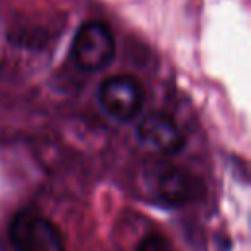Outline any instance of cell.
Instances as JSON below:
<instances>
[{
  "instance_id": "obj_1",
  "label": "cell",
  "mask_w": 251,
  "mask_h": 251,
  "mask_svg": "<svg viewBox=\"0 0 251 251\" xmlns=\"http://www.w3.org/2000/svg\"><path fill=\"white\" fill-rule=\"evenodd\" d=\"M141 188L157 204L176 208L200 194L198 180L184 169L167 161H153L141 171Z\"/></svg>"
},
{
  "instance_id": "obj_2",
  "label": "cell",
  "mask_w": 251,
  "mask_h": 251,
  "mask_svg": "<svg viewBox=\"0 0 251 251\" xmlns=\"http://www.w3.org/2000/svg\"><path fill=\"white\" fill-rule=\"evenodd\" d=\"M114 35L102 22H84L76 29L71 43V59L84 73H94L108 67L114 59Z\"/></svg>"
},
{
  "instance_id": "obj_3",
  "label": "cell",
  "mask_w": 251,
  "mask_h": 251,
  "mask_svg": "<svg viewBox=\"0 0 251 251\" xmlns=\"http://www.w3.org/2000/svg\"><path fill=\"white\" fill-rule=\"evenodd\" d=\"M10 241L16 251H65L59 227L31 210H22L12 218Z\"/></svg>"
},
{
  "instance_id": "obj_4",
  "label": "cell",
  "mask_w": 251,
  "mask_h": 251,
  "mask_svg": "<svg viewBox=\"0 0 251 251\" xmlns=\"http://www.w3.org/2000/svg\"><path fill=\"white\" fill-rule=\"evenodd\" d=\"M143 88L141 84L126 75H116L106 78L98 88V104L106 116L116 122L133 120L143 108Z\"/></svg>"
},
{
  "instance_id": "obj_5",
  "label": "cell",
  "mask_w": 251,
  "mask_h": 251,
  "mask_svg": "<svg viewBox=\"0 0 251 251\" xmlns=\"http://www.w3.org/2000/svg\"><path fill=\"white\" fill-rule=\"evenodd\" d=\"M137 139L155 153L175 155L184 147V133L176 122L161 112L147 114L135 127Z\"/></svg>"
},
{
  "instance_id": "obj_6",
  "label": "cell",
  "mask_w": 251,
  "mask_h": 251,
  "mask_svg": "<svg viewBox=\"0 0 251 251\" xmlns=\"http://www.w3.org/2000/svg\"><path fill=\"white\" fill-rule=\"evenodd\" d=\"M135 251H175L169 239L161 233H147L135 247Z\"/></svg>"
}]
</instances>
